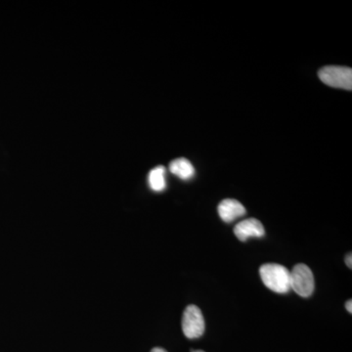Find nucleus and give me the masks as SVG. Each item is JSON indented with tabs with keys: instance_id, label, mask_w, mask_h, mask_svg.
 Masks as SVG:
<instances>
[{
	"instance_id": "f03ea898",
	"label": "nucleus",
	"mask_w": 352,
	"mask_h": 352,
	"mask_svg": "<svg viewBox=\"0 0 352 352\" xmlns=\"http://www.w3.org/2000/svg\"><path fill=\"white\" fill-rule=\"evenodd\" d=\"M314 276L311 270L303 263L296 264L291 271V289L302 298H308L314 294Z\"/></svg>"
},
{
	"instance_id": "423d86ee",
	"label": "nucleus",
	"mask_w": 352,
	"mask_h": 352,
	"mask_svg": "<svg viewBox=\"0 0 352 352\" xmlns=\"http://www.w3.org/2000/svg\"><path fill=\"white\" fill-rule=\"evenodd\" d=\"M219 214L220 219L226 221V223H230L234 220L239 219L245 214V208L239 201L234 199H226L219 205Z\"/></svg>"
},
{
	"instance_id": "f8f14e48",
	"label": "nucleus",
	"mask_w": 352,
	"mask_h": 352,
	"mask_svg": "<svg viewBox=\"0 0 352 352\" xmlns=\"http://www.w3.org/2000/svg\"><path fill=\"white\" fill-rule=\"evenodd\" d=\"M191 352H205V351H192Z\"/></svg>"
},
{
	"instance_id": "f257e3e1",
	"label": "nucleus",
	"mask_w": 352,
	"mask_h": 352,
	"mask_svg": "<svg viewBox=\"0 0 352 352\" xmlns=\"http://www.w3.org/2000/svg\"><path fill=\"white\" fill-rule=\"evenodd\" d=\"M259 273L264 285L271 291L286 294L291 289V271L281 264H263Z\"/></svg>"
},
{
	"instance_id": "39448f33",
	"label": "nucleus",
	"mask_w": 352,
	"mask_h": 352,
	"mask_svg": "<svg viewBox=\"0 0 352 352\" xmlns=\"http://www.w3.org/2000/svg\"><path fill=\"white\" fill-rule=\"evenodd\" d=\"M234 233L238 239L245 242L251 237H263L265 231H264L263 223L259 220L249 219L239 222L234 228Z\"/></svg>"
},
{
	"instance_id": "1a4fd4ad",
	"label": "nucleus",
	"mask_w": 352,
	"mask_h": 352,
	"mask_svg": "<svg viewBox=\"0 0 352 352\" xmlns=\"http://www.w3.org/2000/svg\"><path fill=\"white\" fill-rule=\"evenodd\" d=\"M352 256L351 254H347L346 258V265L349 266V268H352Z\"/></svg>"
},
{
	"instance_id": "6e6552de",
	"label": "nucleus",
	"mask_w": 352,
	"mask_h": 352,
	"mask_svg": "<svg viewBox=\"0 0 352 352\" xmlns=\"http://www.w3.org/2000/svg\"><path fill=\"white\" fill-rule=\"evenodd\" d=\"M148 182H149L150 187L155 192H162L166 189V168L164 166H160L157 168H153L149 173V177H148Z\"/></svg>"
},
{
	"instance_id": "20e7f679",
	"label": "nucleus",
	"mask_w": 352,
	"mask_h": 352,
	"mask_svg": "<svg viewBox=\"0 0 352 352\" xmlns=\"http://www.w3.org/2000/svg\"><path fill=\"white\" fill-rule=\"evenodd\" d=\"M205 319L200 308L188 305L185 308L182 317V331L188 339H198L205 333Z\"/></svg>"
},
{
	"instance_id": "0eeeda50",
	"label": "nucleus",
	"mask_w": 352,
	"mask_h": 352,
	"mask_svg": "<svg viewBox=\"0 0 352 352\" xmlns=\"http://www.w3.org/2000/svg\"><path fill=\"white\" fill-rule=\"evenodd\" d=\"M170 170L171 173L184 180L190 179L195 175L194 166L188 160L184 159V157H180V159H176L171 162Z\"/></svg>"
},
{
	"instance_id": "9b49d317",
	"label": "nucleus",
	"mask_w": 352,
	"mask_h": 352,
	"mask_svg": "<svg viewBox=\"0 0 352 352\" xmlns=\"http://www.w3.org/2000/svg\"><path fill=\"white\" fill-rule=\"evenodd\" d=\"M151 352H168L166 349H162V347H155L153 349Z\"/></svg>"
},
{
	"instance_id": "7ed1b4c3",
	"label": "nucleus",
	"mask_w": 352,
	"mask_h": 352,
	"mask_svg": "<svg viewBox=\"0 0 352 352\" xmlns=\"http://www.w3.org/2000/svg\"><path fill=\"white\" fill-rule=\"evenodd\" d=\"M322 82L335 88L352 89V69L347 67L327 66L318 73Z\"/></svg>"
},
{
	"instance_id": "9d476101",
	"label": "nucleus",
	"mask_w": 352,
	"mask_h": 352,
	"mask_svg": "<svg viewBox=\"0 0 352 352\" xmlns=\"http://www.w3.org/2000/svg\"><path fill=\"white\" fill-rule=\"evenodd\" d=\"M346 307L347 311H349V314H352V302H351V300H349V302H346Z\"/></svg>"
}]
</instances>
